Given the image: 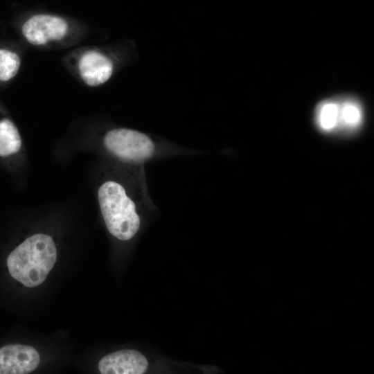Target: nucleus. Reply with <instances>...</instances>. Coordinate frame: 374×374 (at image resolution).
I'll return each mask as SVG.
<instances>
[{
    "instance_id": "nucleus-9",
    "label": "nucleus",
    "mask_w": 374,
    "mask_h": 374,
    "mask_svg": "<svg viewBox=\"0 0 374 374\" xmlns=\"http://www.w3.org/2000/svg\"><path fill=\"white\" fill-rule=\"evenodd\" d=\"M339 126L337 131L353 132L358 129L363 121V111L360 104L354 99L339 101Z\"/></svg>"
},
{
    "instance_id": "nucleus-8",
    "label": "nucleus",
    "mask_w": 374,
    "mask_h": 374,
    "mask_svg": "<svg viewBox=\"0 0 374 374\" xmlns=\"http://www.w3.org/2000/svg\"><path fill=\"white\" fill-rule=\"evenodd\" d=\"M21 147L19 132L14 122L6 116L0 117V158L8 159L17 154Z\"/></svg>"
},
{
    "instance_id": "nucleus-6",
    "label": "nucleus",
    "mask_w": 374,
    "mask_h": 374,
    "mask_svg": "<svg viewBox=\"0 0 374 374\" xmlns=\"http://www.w3.org/2000/svg\"><path fill=\"white\" fill-rule=\"evenodd\" d=\"M148 366L145 357L140 352L124 349L103 357L98 363L102 374H143Z\"/></svg>"
},
{
    "instance_id": "nucleus-11",
    "label": "nucleus",
    "mask_w": 374,
    "mask_h": 374,
    "mask_svg": "<svg viewBox=\"0 0 374 374\" xmlns=\"http://www.w3.org/2000/svg\"><path fill=\"white\" fill-rule=\"evenodd\" d=\"M21 58L17 52L0 46V83L13 79L19 72Z\"/></svg>"
},
{
    "instance_id": "nucleus-2",
    "label": "nucleus",
    "mask_w": 374,
    "mask_h": 374,
    "mask_svg": "<svg viewBox=\"0 0 374 374\" xmlns=\"http://www.w3.org/2000/svg\"><path fill=\"white\" fill-rule=\"evenodd\" d=\"M98 199L109 232L121 240L132 239L138 232L141 219L136 203L119 183L107 181L99 188Z\"/></svg>"
},
{
    "instance_id": "nucleus-7",
    "label": "nucleus",
    "mask_w": 374,
    "mask_h": 374,
    "mask_svg": "<svg viewBox=\"0 0 374 374\" xmlns=\"http://www.w3.org/2000/svg\"><path fill=\"white\" fill-rule=\"evenodd\" d=\"M78 69L85 84L97 87L109 80L113 73L114 66L106 55L98 51L89 50L79 58Z\"/></svg>"
},
{
    "instance_id": "nucleus-10",
    "label": "nucleus",
    "mask_w": 374,
    "mask_h": 374,
    "mask_svg": "<svg viewBox=\"0 0 374 374\" xmlns=\"http://www.w3.org/2000/svg\"><path fill=\"white\" fill-rule=\"evenodd\" d=\"M339 100H328L321 103L316 109L315 121L323 132L337 131L339 126Z\"/></svg>"
},
{
    "instance_id": "nucleus-5",
    "label": "nucleus",
    "mask_w": 374,
    "mask_h": 374,
    "mask_svg": "<svg viewBox=\"0 0 374 374\" xmlns=\"http://www.w3.org/2000/svg\"><path fill=\"white\" fill-rule=\"evenodd\" d=\"M37 350L27 345L8 344L0 348V374H27L38 366Z\"/></svg>"
},
{
    "instance_id": "nucleus-3",
    "label": "nucleus",
    "mask_w": 374,
    "mask_h": 374,
    "mask_svg": "<svg viewBox=\"0 0 374 374\" xmlns=\"http://www.w3.org/2000/svg\"><path fill=\"white\" fill-rule=\"evenodd\" d=\"M103 142L109 152L127 161H144L156 151L154 142L148 135L132 129H112L105 134Z\"/></svg>"
},
{
    "instance_id": "nucleus-4",
    "label": "nucleus",
    "mask_w": 374,
    "mask_h": 374,
    "mask_svg": "<svg viewBox=\"0 0 374 374\" xmlns=\"http://www.w3.org/2000/svg\"><path fill=\"white\" fill-rule=\"evenodd\" d=\"M68 24L63 18L39 14L28 19L21 26L26 40L33 46H44L63 39L68 33Z\"/></svg>"
},
{
    "instance_id": "nucleus-1",
    "label": "nucleus",
    "mask_w": 374,
    "mask_h": 374,
    "mask_svg": "<svg viewBox=\"0 0 374 374\" xmlns=\"http://www.w3.org/2000/svg\"><path fill=\"white\" fill-rule=\"evenodd\" d=\"M57 249L53 238L37 233L26 238L8 255L7 266L10 276L27 287L42 284L53 269Z\"/></svg>"
}]
</instances>
